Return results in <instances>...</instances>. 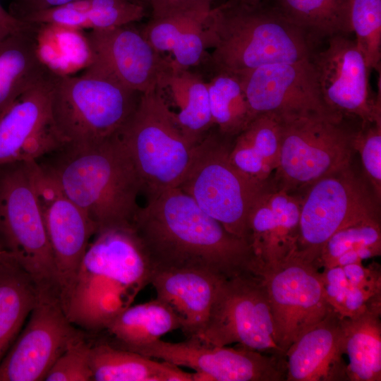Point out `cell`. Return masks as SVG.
Here are the masks:
<instances>
[{
  "mask_svg": "<svg viewBox=\"0 0 381 381\" xmlns=\"http://www.w3.org/2000/svg\"><path fill=\"white\" fill-rule=\"evenodd\" d=\"M94 236L61 307L73 325L101 330L150 284L154 269L133 225Z\"/></svg>",
  "mask_w": 381,
  "mask_h": 381,
  "instance_id": "obj_2",
  "label": "cell"
},
{
  "mask_svg": "<svg viewBox=\"0 0 381 381\" xmlns=\"http://www.w3.org/2000/svg\"><path fill=\"white\" fill-rule=\"evenodd\" d=\"M281 136L279 117L271 113L256 115L233 138L229 159L248 179L265 186L278 165Z\"/></svg>",
  "mask_w": 381,
  "mask_h": 381,
  "instance_id": "obj_24",
  "label": "cell"
},
{
  "mask_svg": "<svg viewBox=\"0 0 381 381\" xmlns=\"http://www.w3.org/2000/svg\"><path fill=\"white\" fill-rule=\"evenodd\" d=\"M381 254L380 220L359 222L335 232L314 265L318 268L362 263Z\"/></svg>",
  "mask_w": 381,
  "mask_h": 381,
  "instance_id": "obj_33",
  "label": "cell"
},
{
  "mask_svg": "<svg viewBox=\"0 0 381 381\" xmlns=\"http://www.w3.org/2000/svg\"><path fill=\"white\" fill-rule=\"evenodd\" d=\"M381 301L353 318H343L347 380H381Z\"/></svg>",
  "mask_w": 381,
  "mask_h": 381,
  "instance_id": "obj_29",
  "label": "cell"
},
{
  "mask_svg": "<svg viewBox=\"0 0 381 381\" xmlns=\"http://www.w3.org/2000/svg\"><path fill=\"white\" fill-rule=\"evenodd\" d=\"M168 89L179 108L174 112L175 120L186 140L197 145L214 126L210 106L207 82L189 71L171 65L162 83V90Z\"/></svg>",
  "mask_w": 381,
  "mask_h": 381,
  "instance_id": "obj_28",
  "label": "cell"
},
{
  "mask_svg": "<svg viewBox=\"0 0 381 381\" xmlns=\"http://www.w3.org/2000/svg\"><path fill=\"white\" fill-rule=\"evenodd\" d=\"M90 349L80 334L54 362L44 380L92 381Z\"/></svg>",
  "mask_w": 381,
  "mask_h": 381,
  "instance_id": "obj_38",
  "label": "cell"
},
{
  "mask_svg": "<svg viewBox=\"0 0 381 381\" xmlns=\"http://www.w3.org/2000/svg\"><path fill=\"white\" fill-rule=\"evenodd\" d=\"M140 93L108 78L55 72L50 90L52 123L63 144H87L119 135Z\"/></svg>",
  "mask_w": 381,
  "mask_h": 381,
  "instance_id": "obj_5",
  "label": "cell"
},
{
  "mask_svg": "<svg viewBox=\"0 0 381 381\" xmlns=\"http://www.w3.org/2000/svg\"><path fill=\"white\" fill-rule=\"evenodd\" d=\"M232 139L214 126L196 145L179 188L226 231L249 243L248 214L267 184L255 183L232 164L229 159Z\"/></svg>",
  "mask_w": 381,
  "mask_h": 381,
  "instance_id": "obj_9",
  "label": "cell"
},
{
  "mask_svg": "<svg viewBox=\"0 0 381 381\" xmlns=\"http://www.w3.org/2000/svg\"><path fill=\"white\" fill-rule=\"evenodd\" d=\"M40 295L30 276L10 255L0 261V362Z\"/></svg>",
  "mask_w": 381,
  "mask_h": 381,
  "instance_id": "obj_30",
  "label": "cell"
},
{
  "mask_svg": "<svg viewBox=\"0 0 381 381\" xmlns=\"http://www.w3.org/2000/svg\"><path fill=\"white\" fill-rule=\"evenodd\" d=\"M30 23L22 20L6 11L0 3V46L13 34L23 30Z\"/></svg>",
  "mask_w": 381,
  "mask_h": 381,
  "instance_id": "obj_42",
  "label": "cell"
},
{
  "mask_svg": "<svg viewBox=\"0 0 381 381\" xmlns=\"http://www.w3.org/2000/svg\"><path fill=\"white\" fill-rule=\"evenodd\" d=\"M94 381H194L193 373L109 343L91 346Z\"/></svg>",
  "mask_w": 381,
  "mask_h": 381,
  "instance_id": "obj_27",
  "label": "cell"
},
{
  "mask_svg": "<svg viewBox=\"0 0 381 381\" xmlns=\"http://www.w3.org/2000/svg\"><path fill=\"white\" fill-rule=\"evenodd\" d=\"M248 2H250V3H259V2H261L262 0H245Z\"/></svg>",
  "mask_w": 381,
  "mask_h": 381,
  "instance_id": "obj_44",
  "label": "cell"
},
{
  "mask_svg": "<svg viewBox=\"0 0 381 381\" xmlns=\"http://www.w3.org/2000/svg\"><path fill=\"white\" fill-rule=\"evenodd\" d=\"M344 339L343 317L332 310L286 351V380H347Z\"/></svg>",
  "mask_w": 381,
  "mask_h": 381,
  "instance_id": "obj_21",
  "label": "cell"
},
{
  "mask_svg": "<svg viewBox=\"0 0 381 381\" xmlns=\"http://www.w3.org/2000/svg\"><path fill=\"white\" fill-rule=\"evenodd\" d=\"M42 169L99 230L131 226L142 181L119 135L87 144H64Z\"/></svg>",
  "mask_w": 381,
  "mask_h": 381,
  "instance_id": "obj_3",
  "label": "cell"
},
{
  "mask_svg": "<svg viewBox=\"0 0 381 381\" xmlns=\"http://www.w3.org/2000/svg\"><path fill=\"white\" fill-rule=\"evenodd\" d=\"M132 351L183 366L207 375L210 381H284L285 356L211 345L196 338L171 343L159 339Z\"/></svg>",
  "mask_w": 381,
  "mask_h": 381,
  "instance_id": "obj_15",
  "label": "cell"
},
{
  "mask_svg": "<svg viewBox=\"0 0 381 381\" xmlns=\"http://www.w3.org/2000/svg\"><path fill=\"white\" fill-rule=\"evenodd\" d=\"M54 73L23 93L0 116V167L38 160L64 145L50 116Z\"/></svg>",
  "mask_w": 381,
  "mask_h": 381,
  "instance_id": "obj_19",
  "label": "cell"
},
{
  "mask_svg": "<svg viewBox=\"0 0 381 381\" xmlns=\"http://www.w3.org/2000/svg\"><path fill=\"white\" fill-rule=\"evenodd\" d=\"M361 158L370 186L377 200L381 199V123H361L352 139Z\"/></svg>",
  "mask_w": 381,
  "mask_h": 381,
  "instance_id": "obj_37",
  "label": "cell"
},
{
  "mask_svg": "<svg viewBox=\"0 0 381 381\" xmlns=\"http://www.w3.org/2000/svg\"><path fill=\"white\" fill-rule=\"evenodd\" d=\"M212 73L240 75L258 67L310 59L312 40L274 6L227 0L212 8L205 26Z\"/></svg>",
  "mask_w": 381,
  "mask_h": 381,
  "instance_id": "obj_4",
  "label": "cell"
},
{
  "mask_svg": "<svg viewBox=\"0 0 381 381\" xmlns=\"http://www.w3.org/2000/svg\"><path fill=\"white\" fill-rule=\"evenodd\" d=\"M35 190L56 267L59 301L67 296L97 228L36 160Z\"/></svg>",
  "mask_w": 381,
  "mask_h": 381,
  "instance_id": "obj_18",
  "label": "cell"
},
{
  "mask_svg": "<svg viewBox=\"0 0 381 381\" xmlns=\"http://www.w3.org/2000/svg\"><path fill=\"white\" fill-rule=\"evenodd\" d=\"M210 11L152 18L141 32L157 52H170L176 66L190 68L198 65L204 58L207 49L205 26Z\"/></svg>",
  "mask_w": 381,
  "mask_h": 381,
  "instance_id": "obj_26",
  "label": "cell"
},
{
  "mask_svg": "<svg viewBox=\"0 0 381 381\" xmlns=\"http://www.w3.org/2000/svg\"><path fill=\"white\" fill-rule=\"evenodd\" d=\"M137 1H140V2H141V3H143V2L141 1V0H137Z\"/></svg>",
  "mask_w": 381,
  "mask_h": 381,
  "instance_id": "obj_45",
  "label": "cell"
},
{
  "mask_svg": "<svg viewBox=\"0 0 381 381\" xmlns=\"http://www.w3.org/2000/svg\"><path fill=\"white\" fill-rule=\"evenodd\" d=\"M346 279L354 286L375 294H381V271L378 264L368 267L353 263L341 267Z\"/></svg>",
  "mask_w": 381,
  "mask_h": 381,
  "instance_id": "obj_39",
  "label": "cell"
},
{
  "mask_svg": "<svg viewBox=\"0 0 381 381\" xmlns=\"http://www.w3.org/2000/svg\"><path fill=\"white\" fill-rule=\"evenodd\" d=\"M301 195L296 253L313 264L335 232L359 222L380 220V202L351 164L315 181Z\"/></svg>",
  "mask_w": 381,
  "mask_h": 381,
  "instance_id": "obj_10",
  "label": "cell"
},
{
  "mask_svg": "<svg viewBox=\"0 0 381 381\" xmlns=\"http://www.w3.org/2000/svg\"><path fill=\"white\" fill-rule=\"evenodd\" d=\"M310 59L269 64L236 75L253 114L271 113L281 119L343 116L325 103Z\"/></svg>",
  "mask_w": 381,
  "mask_h": 381,
  "instance_id": "obj_16",
  "label": "cell"
},
{
  "mask_svg": "<svg viewBox=\"0 0 381 381\" xmlns=\"http://www.w3.org/2000/svg\"><path fill=\"white\" fill-rule=\"evenodd\" d=\"M152 9V18L165 17L179 13L210 10L213 0H141Z\"/></svg>",
  "mask_w": 381,
  "mask_h": 381,
  "instance_id": "obj_40",
  "label": "cell"
},
{
  "mask_svg": "<svg viewBox=\"0 0 381 381\" xmlns=\"http://www.w3.org/2000/svg\"><path fill=\"white\" fill-rule=\"evenodd\" d=\"M176 329H181L179 318L156 298L129 306L109 322L104 329L114 339L116 344L112 345L132 351Z\"/></svg>",
  "mask_w": 381,
  "mask_h": 381,
  "instance_id": "obj_31",
  "label": "cell"
},
{
  "mask_svg": "<svg viewBox=\"0 0 381 381\" xmlns=\"http://www.w3.org/2000/svg\"><path fill=\"white\" fill-rule=\"evenodd\" d=\"M262 277L269 298L274 340L284 353L332 310L321 272L296 250Z\"/></svg>",
  "mask_w": 381,
  "mask_h": 381,
  "instance_id": "obj_12",
  "label": "cell"
},
{
  "mask_svg": "<svg viewBox=\"0 0 381 381\" xmlns=\"http://www.w3.org/2000/svg\"><path fill=\"white\" fill-rule=\"evenodd\" d=\"M0 362V381H40L80 333L67 318L59 300L40 294Z\"/></svg>",
  "mask_w": 381,
  "mask_h": 381,
  "instance_id": "obj_17",
  "label": "cell"
},
{
  "mask_svg": "<svg viewBox=\"0 0 381 381\" xmlns=\"http://www.w3.org/2000/svg\"><path fill=\"white\" fill-rule=\"evenodd\" d=\"M35 161L0 167V244L30 276L40 294L59 300L56 267L35 186Z\"/></svg>",
  "mask_w": 381,
  "mask_h": 381,
  "instance_id": "obj_6",
  "label": "cell"
},
{
  "mask_svg": "<svg viewBox=\"0 0 381 381\" xmlns=\"http://www.w3.org/2000/svg\"><path fill=\"white\" fill-rule=\"evenodd\" d=\"M347 119L319 114L280 119V152L272 185L301 194L318 179L351 164L356 128Z\"/></svg>",
  "mask_w": 381,
  "mask_h": 381,
  "instance_id": "obj_8",
  "label": "cell"
},
{
  "mask_svg": "<svg viewBox=\"0 0 381 381\" xmlns=\"http://www.w3.org/2000/svg\"><path fill=\"white\" fill-rule=\"evenodd\" d=\"M321 276L329 305L343 318L357 316L381 301V294H373L349 282L341 267L323 269Z\"/></svg>",
  "mask_w": 381,
  "mask_h": 381,
  "instance_id": "obj_36",
  "label": "cell"
},
{
  "mask_svg": "<svg viewBox=\"0 0 381 381\" xmlns=\"http://www.w3.org/2000/svg\"><path fill=\"white\" fill-rule=\"evenodd\" d=\"M133 226L155 270L190 269L226 279L262 275L251 246L225 229L179 187L147 197Z\"/></svg>",
  "mask_w": 381,
  "mask_h": 381,
  "instance_id": "obj_1",
  "label": "cell"
},
{
  "mask_svg": "<svg viewBox=\"0 0 381 381\" xmlns=\"http://www.w3.org/2000/svg\"><path fill=\"white\" fill-rule=\"evenodd\" d=\"M135 1H137V0H135Z\"/></svg>",
  "mask_w": 381,
  "mask_h": 381,
  "instance_id": "obj_46",
  "label": "cell"
},
{
  "mask_svg": "<svg viewBox=\"0 0 381 381\" xmlns=\"http://www.w3.org/2000/svg\"><path fill=\"white\" fill-rule=\"evenodd\" d=\"M78 0H11L9 12L19 19L28 14L61 6Z\"/></svg>",
  "mask_w": 381,
  "mask_h": 381,
  "instance_id": "obj_41",
  "label": "cell"
},
{
  "mask_svg": "<svg viewBox=\"0 0 381 381\" xmlns=\"http://www.w3.org/2000/svg\"><path fill=\"white\" fill-rule=\"evenodd\" d=\"M40 26L30 23L0 46V116L23 93L55 72L40 54Z\"/></svg>",
  "mask_w": 381,
  "mask_h": 381,
  "instance_id": "obj_23",
  "label": "cell"
},
{
  "mask_svg": "<svg viewBox=\"0 0 381 381\" xmlns=\"http://www.w3.org/2000/svg\"><path fill=\"white\" fill-rule=\"evenodd\" d=\"M350 22L368 68L381 73V0H351Z\"/></svg>",
  "mask_w": 381,
  "mask_h": 381,
  "instance_id": "obj_35",
  "label": "cell"
},
{
  "mask_svg": "<svg viewBox=\"0 0 381 381\" xmlns=\"http://www.w3.org/2000/svg\"><path fill=\"white\" fill-rule=\"evenodd\" d=\"M277 8L312 40L353 32L351 0H274Z\"/></svg>",
  "mask_w": 381,
  "mask_h": 381,
  "instance_id": "obj_32",
  "label": "cell"
},
{
  "mask_svg": "<svg viewBox=\"0 0 381 381\" xmlns=\"http://www.w3.org/2000/svg\"><path fill=\"white\" fill-rule=\"evenodd\" d=\"M119 136L147 197L179 186L196 145L183 135L161 89L140 95Z\"/></svg>",
  "mask_w": 381,
  "mask_h": 381,
  "instance_id": "obj_7",
  "label": "cell"
},
{
  "mask_svg": "<svg viewBox=\"0 0 381 381\" xmlns=\"http://www.w3.org/2000/svg\"><path fill=\"white\" fill-rule=\"evenodd\" d=\"M131 25L88 30L84 36L88 54L85 71L140 94L162 89L171 58L164 57Z\"/></svg>",
  "mask_w": 381,
  "mask_h": 381,
  "instance_id": "obj_13",
  "label": "cell"
},
{
  "mask_svg": "<svg viewBox=\"0 0 381 381\" xmlns=\"http://www.w3.org/2000/svg\"><path fill=\"white\" fill-rule=\"evenodd\" d=\"M207 84L214 126L222 134L234 138L255 117L239 78L217 72Z\"/></svg>",
  "mask_w": 381,
  "mask_h": 381,
  "instance_id": "obj_34",
  "label": "cell"
},
{
  "mask_svg": "<svg viewBox=\"0 0 381 381\" xmlns=\"http://www.w3.org/2000/svg\"><path fill=\"white\" fill-rule=\"evenodd\" d=\"M8 254L3 250L1 244H0V261L4 259L6 256H7Z\"/></svg>",
  "mask_w": 381,
  "mask_h": 381,
  "instance_id": "obj_43",
  "label": "cell"
},
{
  "mask_svg": "<svg viewBox=\"0 0 381 381\" xmlns=\"http://www.w3.org/2000/svg\"><path fill=\"white\" fill-rule=\"evenodd\" d=\"M301 202V194L277 189L269 182L253 203L248 241L262 272L296 250Z\"/></svg>",
  "mask_w": 381,
  "mask_h": 381,
  "instance_id": "obj_20",
  "label": "cell"
},
{
  "mask_svg": "<svg viewBox=\"0 0 381 381\" xmlns=\"http://www.w3.org/2000/svg\"><path fill=\"white\" fill-rule=\"evenodd\" d=\"M196 339L219 346L238 343L254 351L285 356L274 340L262 277L244 274L222 280L206 326Z\"/></svg>",
  "mask_w": 381,
  "mask_h": 381,
  "instance_id": "obj_11",
  "label": "cell"
},
{
  "mask_svg": "<svg viewBox=\"0 0 381 381\" xmlns=\"http://www.w3.org/2000/svg\"><path fill=\"white\" fill-rule=\"evenodd\" d=\"M145 16V6L135 0H78L21 20L40 26L90 30L133 24Z\"/></svg>",
  "mask_w": 381,
  "mask_h": 381,
  "instance_id": "obj_25",
  "label": "cell"
},
{
  "mask_svg": "<svg viewBox=\"0 0 381 381\" xmlns=\"http://www.w3.org/2000/svg\"><path fill=\"white\" fill-rule=\"evenodd\" d=\"M311 61L327 105L335 113L361 123H381V94L374 93L370 71L354 40L337 35L327 39Z\"/></svg>",
  "mask_w": 381,
  "mask_h": 381,
  "instance_id": "obj_14",
  "label": "cell"
},
{
  "mask_svg": "<svg viewBox=\"0 0 381 381\" xmlns=\"http://www.w3.org/2000/svg\"><path fill=\"white\" fill-rule=\"evenodd\" d=\"M222 280L202 271L169 269L153 271L150 284L157 298L178 316L181 329L189 339L203 332Z\"/></svg>",
  "mask_w": 381,
  "mask_h": 381,
  "instance_id": "obj_22",
  "label": "cell"
}]
</instances>
